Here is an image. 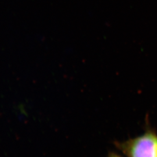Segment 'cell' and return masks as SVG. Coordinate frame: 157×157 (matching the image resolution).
Listing matches in <instances>:
<instances>
[{
	"mask_svg": "<svg viewBox=\"0 0 157 157\" xmlns=\"http://www.w3.org/2000/svg\"><path fill=\"white\" fill-rule=\"evenodd\" d=\"M109 157H120L119 156H118V155H115V154H112L111 155H110Z\"/></svg>",
	"mask_w": 157,
	"mask_h": 157,
	"instance_id": "2",
	"label": "cell"
},
{
	"mask_svg": "<svg viewBox=\"0 0 157 157\" xmlns=\"http://www.w3.org/2000/svg\"><path fill=\"white\" fill-rule=\"evenodd\" d=\"M119 147L128 157H157V135L149 131Z\"/></svg>",
	"mask_w": 157,
	"mask_h": 157,
	"instance_id": "1",
	"label": "cell"
}]
</instances>
